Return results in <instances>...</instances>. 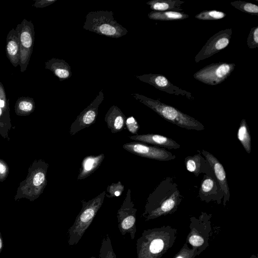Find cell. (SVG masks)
Listing matches in <instances>:
<instances>
[{"instance_id":"6da1fadb","label":"cell","mask_w":258,"mask_h":258,"mask_svg":"<svg viewBox=\"0 0 258 258\" xmlns=\"http://www.w3.org/2000/svg\"><path fill=\"white\" fill-rule=\"evenodd\" d=\"M181 197L174 179L167 177L149 195L143 216L149 220L172 211L182 200Z\"/></svg>"},{"instance_id":"7a4b0ae2","label":"cell","mask_w":258,"mask_h":258,"mask_svg":"<svg viewBox=\"0 0 258 258\" xmlns=\"http://www.w3.org/2000/svg\"><path fill=\"white\" fill-rule=\"evenodd\" d=\"M138 101L144 104L166 120L187 130L201 131L205 130L202 123L178 109L138 93L132 94Z\"/></svg>"},{"instance_id":"3957f363","label":"cell","mask_w":258,"mask_h":258,"mask_svg":"<svg viewBox=\"0 0 258 258\" xmlns=\"http://www.w3.org/2000/svg\"><path fill=\"white\" fill-rule=\"evenodd\" d=\"M48 166V164L42 159L33 162L28 168L26 179L20 183L17 188L14 197L16 201L26 198L33 202L39 197L47 185Z\"/></svg>"},{"instance_id":"277c9868","label":"cell","mask_w":258,"mask_h":258,"mask_svg":"<svg viewBox=\"0 0 258 258\" xmlns=\"http://www.w3.org/2000/svg\"><path fill=\"white\" fill-rule=\"evenodd\" d=\"M105 195L106 191H103L88 201H81L82 209L68 232L69 245H76L79 242L102 206Z\"/></svg>"},{"instance_id":"5b68a950","label":"cell","mask_w":258,"mask_h":258,"mask_svg":"<svg viewBox=\"0 0 258 258\" xmlns=\"http://www.w3.org/2000/svg\"><path fill=\"white\" fill-rule=\"evenodd\" d=\"M83 28L99 35L111 38H120L128 31L117 23L112 11H91L86 16Z\"/></svg>"},{"instance_id":"8992f818","label":"cell","mask_w":258,"mask_h":258,"mask_svg":"<svg viewBox=\"0 0 258 258\" xmlns=\"http://www.w3.org/2000/svg\"><path fill=\"white\" fill-rule=\"evenodd\" d=\"M235 64L219 62L213 63L201 69L194 74V78L200 82L211 86L219 85L231 75Z\"/></svg>"},{"instance_id":"52a82bcc","label":"cell","mask_w":258,"mask_h":258,"mask_svg":"<svg viewBox=\"0 0 258 258\" xmlns=\"http://www.w3.org/2000/svg\"><path fill=\"white\" fill-rule=\"evenodd\" d=\"M15 29L18 34L20 47V72L23 73L27 68L33 52L34 27L31 21L24 18L21 23L17 25Z\"/></svg>"},{"instance_id":"ba28073f","label":"cell","mask_w":258,"mask_h":258,"mask_svg":"<svg viewBox=\"0 0 258 258\" xmlns=\"http://www.w3.org/2000/svg\"><path fill=\"white\" fill-rule=\"evenodd\" d=\"M132 200L131 190L128 188L125 197L117 212L119 230L122 235L129 234L134 239L136 233L137 209Z\"/></svg>"},{"instance_id":"9c48e42d","label":"cell","mask_w":258,"mask_h":258,"mask_svg":"<svg viewBox=\"0 0 258 258\" xmlns=\"http://www.w3.org/2000/svg\"><path fill=\"white\" fill-rule=\"evenodd\" d=\"M122 147L137 156L159 161H169L176 158L174 155L163 148L150 146L140 142L125 143L122 145Z\"/></svg>"},{"instance_id":"30bf717a","label":"cell","mask_w":258,"mask_h":258,"mask_svg":"<svg viewBox=\"0 0 258 258\" xmlns=\"http://www.w3.org/2000/svg\"><path fill=\"white\" fill-rule=\"evenodd\" d=\"M232 34V29L228 28L221 30L213 35L196 55L195 62H199L225 48L230 43Z\"/></svg>"},{"instance_id":"8fae6325","label":"cell","mask_w":258,"mask_h":258,"mask_svg":"<svg viewBox=\"0 0 258 258\" xmlns=\"http://www.w3.org/2000/svg\"><path fill=\"white\" fill-rule=\"evenodd\" d=\"M104 100L103 90H101L93 101L85 108L72 123L70 128L71 136L75 135L82 130L88 127L96 121L99 106Z\"/></svg>"},{"instance_id":"7c38bea8","label":"cell","mask_w":258,"mask_h":258,"mask_svg":"<svg viewBox=\"0 0 258 258\" xmlns=\"http://www.w3.org/2000/svg\"><path fill=\"white\" fill-rule=\"evenodd\" d=\"M136 78L142 82L148 83L160 91L170 94L183 96L191 100L194 99L191 93L176 86L163 75L148 74L136 76Z\"/></svg>"},{"instance_id":"4fadbf2b","label":"cell","mask_w":258,"mask_h":258,"mask_svg":"<svg viewBox=\"0 0 258 258\" xmlns=\"http://www.w3.org/2000/svg\"><path fill=\"white\" fill-rule=\"evenodd\" d=\"M201 152L208 161L214 175L224 194V204L229 200L230 190L228 185L226 173L223 165L219 160L211 153L202 150Z\"/></svg>"},{"instance_id":"5bb4252c","label":"cell","mask_w":258,"mask_h":258,"mask_svg":"<svg viewBox=\"0 0 258 258\" xmlns=\"http://www.w3.org/2000/svg\"><path fill=\"white\" fill-rule=\"evenodd\" d=\"M12 127L9 108V99L7 97L3 84L0 82V135L10 140L9 133Z\"/></svg>"},{"instance_id":"9a60e30c","label":"cell","mask_w":258,"mask_h":258,"mask_svg":"<svg viewBox=\"0 0 258 258\" xmlns=\"http://www.w3.org/2000/svg\"><path fill=\"white\" fill-rule=\"evenodd\" d=\"M128 137L137 142L153 145L159 147L166 148L169 149H177L180 147V145L173 139L158 134L135 135Z\"/></svg>"},{"instance_id":"2e32d148","label":"cell","mask_w":258,"mask_h":258,"mask_svg":"<svg viewBox=\"0 0 258 258\" xmlns=\"http://www.w3.org/2000/svg\"><path fill=\"white\" fill-rule=\"evenodd\" d=\"M6 52L7 58L15 68L20 64V47L18 34L15 28H12L7 35Z\"/></svg>"},{"instance_id":"e0dca14e","label":"cell","mask_w":258,"mask_h":258,"mask_svg":"<svg viewBox=\"0 0 258 258\" xmlns=\"http://www.w3.org/2000/svg\"><path fill=\"white\" fill-rule=\"evenodd\" d=\"M104 120L111 132L116 133L123 129L126 117L117 106L113 105L108 109Z\"/></svg>"},{"instance_id":"ac0fdd59","label":"cell","mask_w":258,"mask_h":258,"mask_svg":"<svg viewBox=\"0 0 258 258\" xmlns=\"http://www.w3.org/2000/svg\"><path fill=\"white\" fill-rule=\"evenodd\" d=\"M199 195L202 200H210L214 196L217 197L219 195L222 198L224 194L214 178L206 174L204 175L201 181Z\"/></svg>"},{"instance_id":"d6986e66","label":"cell","mask_w":258,"mask_h":258,"mask_svg":"<svg viewBox=\"0 0 258 258\" xmlns=\"http://www.w3.org/2000/svg\"><path fill=\"white\" fill-rule=\"evenodd\" d=\"M199 154L186 157L184 163L186 169L192 173L196 177L200 173L210 172L212 168L206 158L201 155L200 151H198Z\"/></svg>"},{"instance_id":"ffe728a7","label":"cell","mask_w":258,"mask_h":258,"mask_svg":"<svg viewBox=\"0 0 258 258\" xmlns=\"http://www.w3.org/2000/svg\"><path fill=\"white\" fill-rule=\"evenodd\" d=\"M104 158V154L86 156L81 162L77 179H84L91 175L99 168Z\"/></svg>"},{"instance_id":"44dd1931","label":"cell","mask_w":258,"mask_h":258,"mask_svg":"<svg viewBox=\"0 0 258 258\" xmlns=\"http://www.w3.org/2000/svg\"><path fill=\"white\" fill-rule=\"evenodd\" d=\"M45 68L51 71L60 81L68 79L72 75L70 66L63 59L52 58L45 62Z\"/></svg>"},{"instance_id":"7402d4cb","label":"cell","mask_w":258,"mask_h":258,"mask_svg":"<svg viewBox=\"0 0 258 258\" xmlns=\"http://www.w3.org/2000/svg\"><path fill=\"white\" fill-rule=\"evenodd\" d=\"M184 3V1L180 0H151L146 4L154 11L181 12L183 11L181 5Z\"/></svg>"},{"instance_id":"603a6c76","label":"cell","mask_w":258,"mask_h":258,"mask_svg":"<svg viewBox=\"0 0 258 258\" xmlns=\"http://www.w3.org/2000/svg\"><path fill=\"white\" fill-rule=\"evenodd\" d=\"M148 17L151 20L158 21L182 20L189 17L188 15L181 12L154 11L150 12Z\"/></svg>"},{"instance_id":"cb8c5ba5","label":"cell","mask_w":258,"mask_h":258,"mask_svg":"<svg viewBox=\"0 0 258 258\" xmlns=\"http://www.w3.org/2000/svg\"><path fill=\"white\" fill-rule=\"evenodd\" d=\"M35 109V103L33 98L20 97L15 105V112L19 116H27L32 113Z\"/></svg>"},{"instance_id":"d4e9b609","label":"cell","mask_w":258,"mask_h":258,"mask_svg":"<svg viewBox=\"0 0 258 258\" xmlns=\"http://www.w3.org/2000/svg\"><path fill=\"white\" fill-rule=\"evenodd\" d=\"M237 137L246 152L249 154L251 150V136L248 126L245 119H242L240 123Z\"/></svg>"},{"instance_id":"484cf974","label":"cell","mask_w":258,"mask_h":258,"mask_svg":"<svg viewBox=\"0 0 258 258\" xmlns=\"http://www.w3.org/2000/svg\"><path fill=\"white\" fill-rule=\"evenodd\" d=\"M99 258H116L108 234H106L102 238L99 250Z\"/></svg>"},{"instance_id":"4316f807","label":"cell","mask_w":258,"mask_h":258,"mask_svg":"<svg viewBox=\"0 0 258 258\" xmlns=\"http://www.w3.org/2000/svg\"><path fill=\"white\" fill-rule=\"evenodd\" d=\"M230 5L242 12L258 16V6L254 4L238 0L231 2Z\"/></svg>"},{"instance_id":"83f0119b","label":"cell","mask_w":258,"mask_h":258,"mask_svg":"<svg viewBox=\"0 0 258 258\" xmlns=\"http://www.w3.org/2000/svg\"><path fill=\"white\" fill-rule=\"evenodd\" d=\"M226 14L217 10L203 11L196 15L195 18L200 20H217L225 18Z\"/></svg>"},{"instance_id":"f1b7e54d","label":"cell","mask_w":258,"mask_h":258,"mask_svg":"<svg viewBox=\"0 0 258 258\" xmlns=\"http://www.w3.org/2000/svg\"><path fill=\"white\" fill-rule=\"evenodd\" d=\"M124 185L119 181L117 183H113L107 187L105 196L107 198H114L120 196L124 191Z\"/></svg>"},{"instance_id":"f546056e","label":"cell","mask_w":258,"mask_h":258,"mask_svg":"<svg viewBox=\"0 0 258 258\" xmlns=\"http://www.w3.org/2000/svg\"><path fill=\"white\" fill-rule=\"evenodd\" d=\"M246 43L250 49H255L258 47V26L252 27L250 29Z\"/></svg>"},{"instance_id":"4dcf8cb0","label":"cell","mask_w":258,"mask_h":258,"mask_svg":"<svg viewBox=\"0 0 258 258\" xmlns=\"http://www.w3.org/2000/svg\"><path fill=\"white\" fill-rule=\"evenodd\" d=\"M9 167L3 159H0V181H4L9 174Z\"/></svg>"},{"instance_id":"1f68e13d","label":"cell","mask_w":258,"mask_h":258,"mask_svg":"<svg viewBox=\"0 0 258 258\" xmlns=\"http://www.w3.org/2000/svg\"><path fill=\"white\" fill-rule=\"evenodd\" d=\"M125 123L127 125L130 132H132L133 134L137 133L139 128V126L138 125L136 119L134 117H130L128 118L127 119H126Z\"/></svg>"},{"instance_id":"d6a6232c","label":"cell","mask_w":258,"mask_h":258,"mask_svg":"<svg viewBox=\"0 0 258 258\" xmlns=\"http://www.w3.org/2000/svg\"><path fill=\"white\" fill-rule=\"evenodd\" d=\"M57 0H36L35 1L33 7L36 8H43L56 2Z\"/></svg>"},{"instance_id":"836d02e7","label":"cell","mask_w":258,"mask_h":258,"mask_svg":"<svg viewBox=\"0 0 258 258\" xmlns=\"http://www.w3.org/2000/svg\"><path fill=\"white\" fill-rule=\"evenodd\" d=\"M189 243L194 246H200L204 243V240L200 236L194 235L190 237L189 239Z\"/></svg>"},{"instance_id":"e575fe53","label":"cell","mask_w":258,"mask_h":258,"mask_svg":"<svg viewBox=\"0 0 258 258\" xmlns=\"http://www.w3.org/2000/svg\"><path fill=\"white\" fill-rule=\"evenodd\" d=\"M4 248V241L2 237L1 232L0 231V254Z\"/></svg>"},{"instance_id":"d590c367","label":"cell","mask_w":258,"mask_h":258,"mask_svg":"<svg viewBox=\"0 0 258 258\" xmlns=\"http://www.w3.org/2000/svg\"><path fill=\"white\" fill-rule=\"evenodd\" d=\"M90 258H96L95 256H91Z\"/></svg>"},{"instance_id":"8d00e7d4","label":"cell","mask_w":258,"mask_h":258,"mask_svg":"<svg viewBox=\"0 0 258 258\" xmlns=\"http://www.w3.org/2000/svg\"><path fill=\"white\" fill-rule=\"evenodd\" d=\"M176 258H183V257H181V256H178V257H176Z\"/></svg>"}]
</instances>
